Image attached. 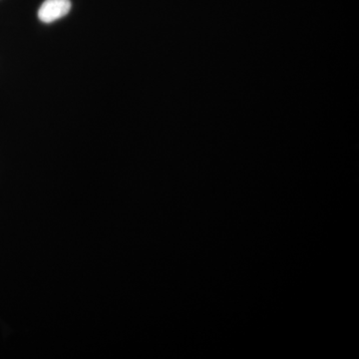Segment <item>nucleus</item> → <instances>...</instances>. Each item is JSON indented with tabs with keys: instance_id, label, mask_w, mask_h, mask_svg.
Returning a JSON list of instances; mask_svg holds the SVG:
<instances>
[{
	"instance_id": "nucleus-1",
	"label": "nucleus",
	"mask_w": 359,
	"mask_h": 359,
	"mask_svg": "<svg viewBox=\"0 0 359 359\" xmlns=\"http://www.w3.org/2000/svg\"><path fill=\"white\" fill-rule=\"evenodd\" d=\"M71 9L70 0H45L39 11V20L51 23L65 18Z\"/></svg>"
}]
</instances>
